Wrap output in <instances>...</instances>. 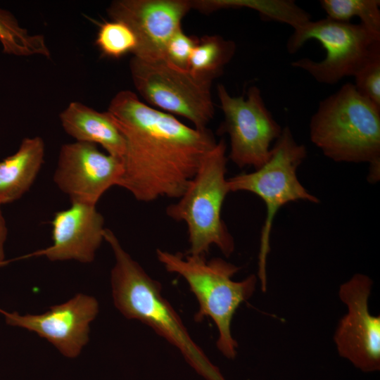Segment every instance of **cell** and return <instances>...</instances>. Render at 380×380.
Returning a JSON list of instances; mask_svg holds the SVG:
<instances>
[{
    "label": "cell",
    "instance_id": "obj_21",
    "mask_svg": "<svg viewBox=\"0 0 380 380\" xmlns=\"http://www.w3.org/2000/svg\"><path fill=\"white\" fill-rule=\"evenodd\" d=\"M96 44L105 56L120 58L128 52L133 53L137 40L127 25L111 20L100 25Z\"/></svg>",
    "mask_w": 380,
    "mask_h": 380
},
{
    "label": "cell",
    "instance_id": "obj_13",
    "mask_svg": "<svg viewBox=\"0 0 380 380\" xmlns=\"http://www.w3.org/2000/svg\"><path fill=\"white\" fill-rule=\"evenodd\" d=\"M98 312L97 300L82 293L40 315H20L0 309L8 325L35 332L68 357H77L87 343L89 324Z\"/></svg>",
    "mask_w": 380,
    "mask_h": 380
},
{
    "label": "cell",
    "instance_id": "obj_2",
    "mask_svg": "<svg viewBox=\"0 0 380 380\" xmlns=\"http://www.w3.org/2000/svg\"><path fill=\"white\" fill-rule=\"evenodd\" d=\"M104 240L115 258L110 283L117 309L127 319L146 324L175 346L187 362L207 380H225L191 338L178 313L163 297L160 283L146 273L108 228Z\"/></svg>",
    "mask_w": 380,
    "mask_h": 380
},
{
    "label": "cell",
    "instance_id": "obj_15",
    "mask_svg": "<svg viewBox=\"0 0 380 380\" xmlns=\"http://www.w3.org/2000/svg\"><path fill=\"white\" fill-rule=\"evenodd\" d=\"M64 131L76 141L100 145L107 153L122 158L125 142L108 113L73 101L60 113Z\"/></svg>",
    "mask_w": 380,
    "mask_h": 380
},
{
    "label": "cell",
    "instance_id": "obj_1",
    "mask_svg": "<svg viewBox=\"0 0 380 380\" xmlns=\"http://www.w3.org/2000/svg\"><path fill=\"white\" fill-rule=\"evenodd\" d=\"M106 112L125 142L118 186L138 201L180 198L217 144L208 128L189 127L129 90L117 93Z\"/></svg>",
    "mask_w": 380,
    "mask_h": 380
},
{
    "label": "cell",
    "instance_id": "obj_17",
    "mask_svg": "<svg viewBox=\"0 0 380 380\" xmlns=\"http://www.w3.org/2000/svg\"><path fill=\"white\" fill-rule=\"evenodd\" d=\"M235 51V43L220 36L198 37L190 56L188 71L195 77L213 81L222 72Z\"/></svg>",
    "mask_w": 380,
    "mask_h": 380
},
{
    "label": "cell",
    "instance_id": "obj_9",
    "mask_svg": "<svg viewBox=\"0 0 380 380\" xmlns=\"http://www.w3.org/2000/svg\"><path fill=\"white\" fill-rule=\"evenodd\" d=\"M217 91L224 113L218 132L229 137L228 158L240 168L260 167L268 160L271 144L283 128L266 107L258 87H250L246 98L231 96L221 84Z\"/></svg>",
    "mask_w": 380,
    "mask_h": 380
},
{
    "label": "cell",
    "instance_id": "obj_14",
    "mask_svg": "<svg viewBox=\"0 0 380 380\" xmlns=\"http://www.w3.org/2000/svg\"><path fill=\"white\" fill-rule=\"evenodd\" d=\"M104 217L96 205L73 203L54 213L49 247L30 254L44 255L51 261L68 260L90 263L104 240Z\"/></svg>",
    "mask_w": 380,
    "mask_h": 380
},
{
    "label": "cell",
    "instance_id": "obj_10",
    "mask_svg": "<svg viewBox=\"0 0 380 380\" xmlns=\"http://www.w3.org/2000/svg\"><path fill=\"white\" fill-rule=\"evenodd\" d=\"M372 284L367 275L355 274L341 285L338 296L347 313L334 336L338 355L365 373L380 370V316L369 309Z\"/></svg>",
    "mask_w": 380,
    "mask_h": 380
},
{
    "label": "cell",
    "instance_id": "obj_6",
    "mask_svg": "<svg viewBox=\"0 0 380 380\" xmlns=\"http://www.w3.org/2000/svg\"><path fill=\"white\" fill-rule=\"evenodd\" d=\"M307 156L305 145L297 143L288 126L271 148L268 160L254 172L241 173L227 179L229 191H245L260 197L267 215L262 228L258 255V272L261 289L267 290L266 265L270 251V239L273 220L280 208L298 200L317 203L319 200L299 182L296 171Z\"/></svg>",
    "mask_w": 380,
    "mask_h": 380
},
{
    "label": "cell",
    "instance_id": "obj_7",
    "mask_svg": "<svg viewBox=\"0 0 380 380\" xmlns=\"http://www.w3.org/2000/svg\"><path fill=\"white\" fill-rule=\"evenodd\" d=\"M310 39L321 44L326 51L325 58L320 61L303 58L291 65L305 70L322 84H334L346 77H354L369 63L380 58V33L362 23L340 22L327 17L310 20L294 29L287 40L286 49L293 54Z\"/></svg>",
    "mask_w": 380,
    "mask_h": 380
},
{
    "label": "cell",
    "instance_id": "obj_4",
    "mask_svg": "<svg viewBox=\"0 0 380 380\" xmlns=\"http://www.w3.org/2000/svg\"><path fill=\"white\" fill-rule=\"evenodd\" d=\"M158 260L165 270L182 277L198 303L196 322L210 317L217 331V349L228 359L237 354L238 343L233 338L231 324L239 305L254 293L257 277L251 274L240 281L232 280L241 267L221 258L206 259L204 255L172 253L156 250Z\"/></svg>",
    "mask_w": 380,
    "mask_h": 380
},
{
    "label": "cell",
    "instance_id": "obj_16",
    "mask_svg": "<svg viewBox=\"0 0 380 380\" xmlns=\"http://www.w3.org/2000/svg\"><path fill=\"white\" fill-rule=\"evenodd\" d=\"M45 144L40 137L24 138L18 150L0 161V205L12 203L27 192L44 161Z\"/></svg>",
    "mask_w": 380,
    "mask_h": 380
},
{
    "label": "cell",
    "instance_id": "obj_18",
    "mask_svg": "<svg viewBox=\"0 0 380 380\" xmlns=\"http://www.w3.org/2000/svg\"><path fill=\"white\" fill-rule=\"evenodd\" d=\"M0 43L3 52L16 56L39 55L49 58L51 52L42 34H30L8 11L0 8Z\"/></svg>",
    "mask_w": 380,
    "mask_h": 380
},
{
    "label": "cell",
    "instance_id": "obj_8",
    "mask_svg": "<svg viewBox=\"0 0 380 380\" xmlns=\"http://www.w3.org/2000/svg\"><path fill=\"white\" fill-rule=\"evenodd\" d=\"M129 69L135 89L147 103L186 118L198 129L207 128L215 113L213 81L195 77L165 59L146 61L133 56Z\"/></svg>",
    "mask_w": 380,
    "mask_h": 380
},
{
    "label": "cell",
    "instance_id": "obj_19",
    "mask_svg": "<svg viewBox=\"0 0 380 380\" xmlns=\"http://www.w3.org/2000/svg\"><path fill=\"white\" fill-rule=\"evenodd\" d=\"M212 11L220 8L247 7L258 11L265 20L288 24L293 30L311 20L309 13L290 0H213Z\"/></svg>",
    "mask_w": 380,
    "mask_h": 380
},
{
    "label": "cell",
    "instance_id": "obj_5",
    "mask_svg": "<svg viewBox=\"0 0 380 380\" xmlns=\"http://www.w3.org/2000/svg\"><path fill=\"white\" fill-rule=\"evenodd\" d=\"M224 139L217 142L204 158L187 188L177 203L165 212L168 217L186 224L189 248L186 254L204 255L216 246L226 257L235 248L234 240L222 219L227 194V157Z\"/></svg>",
    "mask_w": 380,
    "mask_h": 380
},
{
    "label": "cell",
    "instance_id": "obj_3",
    "mask_svg": "<svg viewBox=\"0 0 380 380\" xmlns=\"http://www.w3.org/2000/svg\"><path fill=\"white\" fill-rule=\"evenodd\" d=\"M310 138L335 162L368 163V181L380 178V108L346 83L322 100L310 121Z\"/></svg>",
    "mask_w": 380,
    "mask_h": 380
},
{
    "label": "cell",
    "instance_id": "obj_20",
    "mask_svg": "<svg viewBox=\"0 0 380 380\" xmlns=\"http://www.w3.org/2000/svg\"><path fill=\"white\" fill-rule=\"evenodd\" d=\"M319 4L330 19L350 22L358 17L366 27L380 33L379 0H321Z\"/></svg>",
    "mask_w": 380,
    "mask_h": 380
},
{
    "label": "cell",
    "instance_id": "obj_11",
    "mask_svg": "<svg viewBox=\"0 0 380 380\" xmlns=\"http://www.w3.org/2000/svg\"><path fill=\"white\" fill-rule=\"evenodd\" d=\"M122 172V158L96 144L75 141L61 146L53 180L71 203L96 205L106 191L118 186Z\"/></svg>",
    "mask_w": 380,
    "mask_h": 380
},
{
    "label": "cell",
    "instance_id": "obj_24",
    "mask_svg": "<svg viewBox=\"0 0 380 380\" xmlns=\"http://www.w3.org/2000/svg\"><path fill=\"white\" fill-rule=\"evenodd\" d=\"M8 227L0 205V266L5 263L4 245L7 239Z\"/></svg>",
    "mask_w": 380,
    "mask_h": 380
},
{
    "label": "cell",
    "instance_id": "obj_12",
    "mask_svg": "<svg viewBox=\"0 0 380 380\" xmlns=\"http://www.w3.org/2000/svg\"><path fill=\"white\" fill-rule=\"evenodd\" d=\"M191 8V1L186 0H117L107 13L112 20L125 23L134 33V56L155 61L165 59L168 42Z\"/></svg>",
    "mask_w": 380,
    "mask_h": 380
},
{
    "label": "cell",
    "instance_id": "obj_22",
    "mask_svg": "<svg viewBox=\"0 0 380 380\" xmlns=\"http://www.w3.org/2000/svg\"><path fill=\"white\" fill-rule=\"evenodd\" d=\"M354 77L357 92L380 108V58L366 65Z\"/></svg>",
    "mask_w": 380,
    "mask_h": 380
},
{
    "label": "cell",
    "instance_id": "obj_23",
    "mask_svg": "<svg viewBox=\"0 0 380 380\" xmlns=\"http://www.w3.org/2000/svg\"><path fill=\"white\" fill-rule=\"evenodd\" d=\"M198 39L197 37L186 34L181 28L167 43L165 60L177 68L188 70L190 56Z\"/></svg>",
    "mask_w": 380,
    "mask_h": 380
}]
</instances>
